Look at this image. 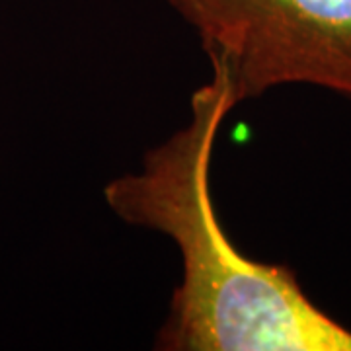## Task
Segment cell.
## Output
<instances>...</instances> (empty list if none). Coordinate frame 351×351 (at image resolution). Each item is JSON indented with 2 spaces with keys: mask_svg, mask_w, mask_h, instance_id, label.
Masks as SVG:
<instances>
[{
  "mask_svg": "<svg viewBox=\"0 0 351 351\" xmlns=\"http://www.w3.org/2000/svg\"><path fill=\"white\" fill-rule=\"evenodd\" d=\"M239 104L225 69L211 63L188 123L147 152L137 172L104 188L121 221L162 232L180 252L182 277L154 350L351 351V330L318 308L289 267L250 260L219 221L211 162Z\"/></svg>",
  "mask_w": 351,
  "mask_h": 351,
  "instance_id": "1",
  "label": "cell"
},
{
  "mask_svg": "<svg viewBox=\"0 0 351 351\" xmlns=\"http://www.w3.org/2000/svg\"><path fill=\"white\" fill-rule=\"evenodd\" d=\"M240 101L304 84L351 98V0H166Z\"/></svg>",
  "mask_w": 351,
  "mask_h": 351,
  "instance_id": "2",
  "label": "cell"
}]
</instances>
